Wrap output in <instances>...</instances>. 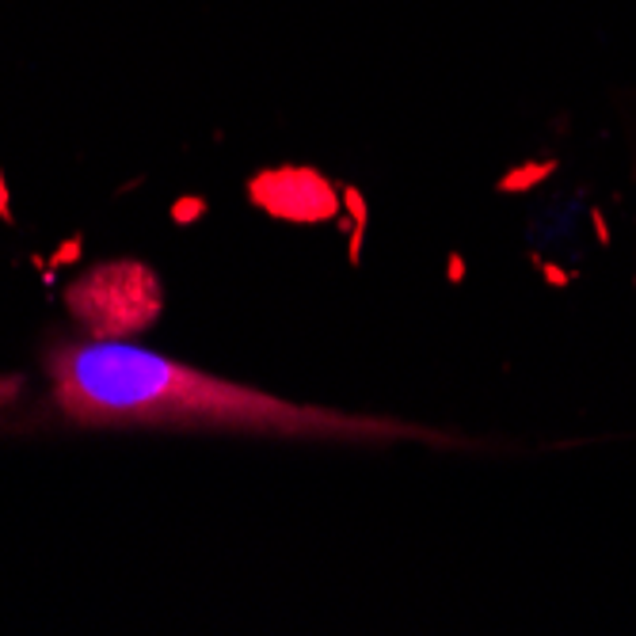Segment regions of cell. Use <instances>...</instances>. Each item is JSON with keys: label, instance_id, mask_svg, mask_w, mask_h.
<instances>
[{"label": "cell", "instance_id": "7a4b0ae2", "mask_svg": "<svg viewBox=\"0 0 636 636\" xmlns=\"http://www.w3.org/2000/svg\"><path fill=\"white\" fill-rule=\"evenodd\" d=\"M20 393V377H0V404H8Z\"/></svg>", "mask_w": 636, "mask_h": 636}, {"label": "cell", "instance_id": "6da1fadb", "mask_svg": "<svg viewBox=\"0 0 636 636\" xmlns=\"http://www.w3.org/2000/svg\"><path fill=\"white\" fill-rule=\"evenodd\" d=\"M46 374L58 412L81 427H210L339 442H446L442 434H431L423 427L290 404L271 393L191 370L168 355L119 339L58 343L46 355Z\"/></svg>", "mask_w": 636, "mask_h": 636}]
</instances>
